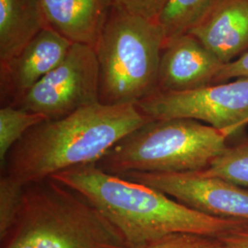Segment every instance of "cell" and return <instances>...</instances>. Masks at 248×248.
<instances>
[{
  "mask_svg": "<svg viewBox=\"0 0 248 248\" xmlns=\"http://www.w3.org/2000/svg\"><path fill=\"white\" fill-rule=\"evenodd\" d=\"M134 104L98 102L32 127L10 150L1 174L23 184L96 164L116 142L150 121Z\"/></svg>",
  "mask_w": 248,
  "mask_h": 248,
  "instance_id": "1",
  "label": "cell"
},
{
  "mask_svg": "<svg viewBox=\"0 0 248 248\" xmlns=\"http://www.w3.org/2000/svg\"><path fill=\"white\" fill-rule=\"evenodd\" d=\"M51 177L89 200L132 248L174 233L219 238L245 223L196 212L154 187L106 173L95 164Z\"/></svg>",
  "mask_w": 248,
  "mask_h": 248,
  "instance_id": "2",
  "label": "cell"
},
{
  "mask_svg": "<svg viewBox=\"0 0 248 248\" xmlns=\"http://www.w3.org/2000/svg\"><path fill=\"white\" fill-rule=\"evenodd\" d=\"M0 248H132L79 192L49 177L25 185L18 218Z\"/></svg>",
  "mask_w": 248,
  "mask_h": 248,
  "instance_id": "3",
  "label": "cell"
},
{
  "mask_svg": "<svg viewBox=\"0 0 248 248\" xmlns=\"http://www.w3.org/2000/svg\"><path fill=\"white\" fill-rule=\"evenodd\" d=\"M229 137L190 119L150 120L125 135L95 164L106 173H182L207 169Z\"/></svg>",
  "mask_w": 248,
  "mask_h": 248,
  "instance_id": "4",
  "label": "cell"
},
{
  "mask_svg": "<svg viewBox=\"0 0 248 248\" xmlns=\"http://www.w3.org/2000/svg\"><path fill=\"white\" fill-rule=\"evenodd\" d=\"M165 42L166 35L158 21L113 7L94 47L99 102L136 105L156 93Z\"/></svg>",
  "mask_w": 248,
  "mask_h": 248,
  "instance_id": "5",
  "label": "cell"
},
{
  "mask_svg": "<svg viewBox=\"0 0 248 248\" xmlns=\"http://www.w3.org/2000/svg\"><path fill=\"white\" fill-rule=\"evenodd\" d=\"M136 106L151 120H195L230 138L248 124V78L189 91H157Z\"/></svg>",
  "mask_w": 248,
  "mask_h": 248,
  "instance_id": "6",
  "label": "cell"
},
{
  "mask_svg": "<svg viewBox=\"0 0 248 248\" xmlns=\"http://www.w3.org/2000/svg\"><path fill=\"white\" fill-rule=\"evenodd\" d=\"M98 102L99 74L95 49L74 44L62 62L13 106L56 120Z\"/></svg>",
  "mask_w": 248,
  "mask_h": 248,
  "instance_id": "7",
  "label": "cell"
},
{
  "mask_svg": "<svg viewBox=\"0 0 248 248\" xmlns=\"http://www.w3.org/2000/svg\"><path fill=\"white\" fill-rule=\"evenodd\" d=\"M121 177L154 187L196 212L248 222V189L202 171L132 172Z\"/></svg>",
  "mask_w": 248,
  "mask_h": 248,
  "instance_id": "8",
  "label": "cell"
},
{
  "mask_svg": "<svg viewBox=\"0 0 248 248\" xmlns=\"http://www.w3.org/2000/svg\"><path fill=\"white\" fill-rule=\"evenodd\" d=\"M74 45L48 27L9 62L0 64L2 106H13L64 59Z\"/></svg>",
  "mask_w": 248,
  "mask_h": 248,
  "instance_id": "9",
  "label": "cell"
},
{
  "mask_svg": "<svg viewBox=\"0 0 248 248\" xmlns=\"http://www.w3.org/2000/svg\"><path fill=\"white\" fill-rule=\"evenodd\" d=\"M223 64L189 33L166 39L160 58L158 91L182 92L214 85Z\"/></svg>",
  "mask_w": 248,
  "mask_h": 248,
  "instance_id": "10",
  "label": "cell"
},
{
  "mask_svg": "<svg viewBox=\"0 0 248 248\" xmlns=\"http://www.w3.org/2000/svg\"><path fill=\"white\" fill-rule=\"evenodd\" d=\"M224 64L248 51V0H218L189 32Z\"/></svg>",
  "mask_w": 248,
  "mask_h": 248,
  "instance_id": "11",
  "label": "cell"
},
{
  "mask_svg": "<svg viewBox=\"0 0 248 248\" xmlns=\"http://www.w3.org/2000/svg\"><path fill=\"white\" fill-rule=\"evenodd\" d=\"M51 28L73 44L98 43L114 0H43Z\"/></svg>",
  "mask_w": 248,
  "mask_h": 248,
  "instance_id": "12",
  "label": "cell"
},
{
  "mask_svg": "<svg viewBox=\"0 0 248 248\" xmlns=\"http://www.w3.org/2000/svg\"><path fill=\"white\" fill-rule=\"evenodd\" d=\"M48 27L43 0H0V64Z\"/></svg>",
  "mask_w": 248,
  "mask_h": 248,
  "instance_id": "13",
  "label": "cell"
},
{
  "mask_svg": "<svg viewBox=\"0 0 248 248\" xmlns=\"http://www.w3.org/2000/svg\"><path fill=\"white\" fill-rule=\"evenodd\" d=\"M217 2L218 0H169L157 18L166 39L188 33Z\"/></svg>",
  "mask_w": 248,
  "mask_h": 248,
  "instance_id": "14",
  "label": "cell"
},
{
  "mask_svg": "<svg viewBox=\"0 0 248 248\" xmlns=\"http://www.w3.org/2000/svg\"><path fill=\"white\" fill-rule=\"evenodd\" d=\"M48 119L14 106L0 108V166L5 162L12 147L32 127Z\"/></svg>",
  "mask_w": 248,
  "mask_h": 248,
  "instance_id": "15",
  "label": "cell"
},
{
  "mask_svg": "<svg viewBox=\"0 0 248 248\" xmlns=\"http://www.w3.org/2000/svg\"><path fill=\"white\" fill-rule=\"evenodd\" d=\"M202 172L222 177L248 189V138L233 145H227Z\"/></svg>",
  "mask_w": 248,
  "mask_h": 248,
  "instance_id": "16",
  "label": "cell"
},
{
  "mask_svg": "<svg viewBox=\"0 0 248 248\" xmlns=\"http://www.w3.org/2000/svg\"><path fill=\"white\" fill-rule=\"evenodd\" d=\"M25 184L5 174L0 176V239L14 225L20 211Z\"/></svg>",
  "mask_w": 248,
  "mask_h": 248,
  "instance_id": "17",
  "label": "cell"
},
{
  "mask_svg": "<svg viewBox=\"0 0 248 248\" xmlns=\"http://www.w3.org/2000/svg\"><path fill=\"white\" fill-rule=\"evenodd\" d=\"M142 248H222L219 238L191 233H174L153 241Z\"/></svg>",
  "mask_w": 248,
  "mask_h": 248,
  "instance_id": "18",
  "label": "cell"
},
{
  "mask_svg": "<svg viewBox=\"0 0 248 248\" xmlns=\"http://www.w3.org/2000/svg\"><path fill=\"white\" fill-rule=\"evenodd\" d=\"M169 0H114V7L136 16L156 20Z\"/></svg>",
  "mask_w": 248,
  "mask_h": 248,
  "instance_id": "19",
  "label": "cell"
},
{
  "mask_svg": "<svg viewBox=\"0 0 248 248\" xmlns=\"http://www.w3.org/2000/svg\"><path fill=\"white\" fill-rule=\"evenodd\" d=\"M243 78H248V51L237 59L223 64L214 85Z\"/></svg>",
  "mask_w": 248,
  "mask_h": 248,
  "instance_id": "20",
  "label": "cell"
},
{
  "mask_svg": "<svg viewBox=\"0 0 248 248\" xmlns=\"http://www.w3.org/2000/svg\"><path fill=\"white\" fill-rule=\"evenodd\" d=\"M219 240L222 248H248V222L228 232Z\"/></svg>",
  "mask_w": 248,
  "mask_h": 248,
  "instance_id": "21",
  "label": "cell"
}]
</instances>
